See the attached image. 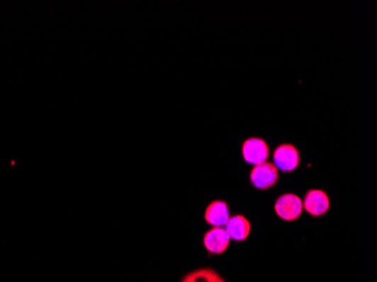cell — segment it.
I'll use <instances>...</instances> for the list:
<instances>
[{
	"label": "cell",
	"mask_w": 377,
	"mask_h": 282,
	"mask_svg": "<svg viewBox=\"0 0 377 282\" xmlns=\"http://www.w3.org/2000/svg\"><path fill=\"white\" fill-rule=\"evenodd\" d=\"M279 180V169L269 162L255 165L250 173V182L259 190H268L277 184Z\"/></svg>",
	"instance_id": "cell-1"
},
{
	"label": "cell",
	"mask_w": 377,
	"mask_h": 282,
	"mask_svg": "<svg viewBox=\"0 0 377 282\" xmlns=\"http://www.w3.org/2000/svg\"><path fill=\"white\" fill-rule=\"evenodd\" d=\"M275 211L285 222H295L302 216V199L294 193L283 194L276 201Z\"/></svg>",
	"instance_id": "cell-2"
},
{
	"label": "cell",
	"mask_w": 377,
	"mask_h": 282,
	"mask_svg": "<svg viewBox=\"0 0 377 282\" xmlns=\"http://www.w3.org/2000/svg\"><path fill=\"white\" fill-rule=\"evenodd\" d=\"M242 155L247 163L255 167L266 162L270 155L269 146L264 139L251 137L242 145Z\"/></svg>",
	"instance_id": "cell-3"
},
{
	"label": "cell",
	"mask_w": 377,
	"mask_h": 282,
	"mask_svg": "<svg viewBox=\"0 0 377 282\" xmlns=\"http://www.w3.org/2000/svg\"><path fill=\"white\" fill-rule=\"evenodd\" d=\"M300 154L294 145L283 144L274 152V165L283 171H293L300 167Z\"/></svg>",
	"instance_id": "cell-4"
},
{
	"label": "cell",
	"mask_w": 377,
	"mask_h": 282,
	"mask_svg": "<svg viewBox=\"0 0 377 282\" xmlns=\"http://www.w3.org/2000/svg\"><path fill=\"white\" fill-rule=\"evenodd\" d=\"M230 238L223 227H213L203 235V245L211 254H223L230 247Z\"/></svg>",
	"instance_id": "cell-5"
},
{
	"label": "cell",
	"mask_w": 377,
	"mask_h": 282,
	"mask_svg": "<svg viewBox=\"0 0 377 282\" xmlns=\"http://www.w3.org/2000/svg\"><path fill=\"white\" fill-rule=\"evenodd\" d=\"M330 199L322 190H310L303 201V209H305L311 216L321 217L329 211Z\"/></svg>",
	"instance_id": "cell-6"
},
{
	"label": "cell",
	"mask_w": 377,
	"mask_h": 282,
	"mask_svg": "<svg viewBox=\"0 0 377 282\" xmlns=\"http://www.w3.org/2000/svg\"><path fill=\"white\" fill-rule=\"evenodd\" d=\"M230 218V207L226 201L215 200L208 207L206 208L205 220L210 226H225Z\"/></svg>",
	"instance_id": "cell-7"
},
{
	"label": "cell",
	"mask_w": 377,
	"mask_h": 282,
	"mask_svg": "<svg viewBox=\"0 0 377 282\" xmlns=\"http://www.w3.org/2000/svg\"><path fill=\"white\" fill-rule=\"evenodd\" d=\"M226 232L230 236V239L236 242H243L249 237L251 232V224L244 216L236 215L230 217L228 222H226Z\"/></svg>",
	"instance_id": "cell-8"
},
{
	"label": "cell",
	"mask_w": 377,
	"mask_h": 282,
	"mask_svg": "<svg viewBox=\"0 0 377 282\" xmlns=\"http://www.w3.org/2000/svg\"><path fill=\"white\" fill-rule=\"evenodd\" d=\"M181 282H226V280L213 269L203 268L186 274Z\"/></svg>",
	"instance_id": "cell-9"
}]
</instances>
